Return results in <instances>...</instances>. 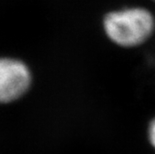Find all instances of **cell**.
<instances>
[{"mask_svg": "<svg viewBox=\"0 0 155 154\" xmlns=\"http://www.w3.org/2000/svg\"><path fill=\"white\" fill-rule=\"evenodd\" d=\"M102 28L108 40L121 48L143 45L155 31L153 13L142 6H126L107 12Z\"/></svg>", "mask_w": 155, "mask_h": 154, "instance_id": "cell-1", "label": "cell"}, {"mask_svg": "<svg viewBox=\"0 0 155 154\" xmlns=\"http://www.w3.org/2000/svg\"><path fill=\"white\" fill-rule=\"evenodd\" d=\"M30 74L22 62L0 58V102H10L27 90Z\"/></svg>", "mask_w": 155, "mask_h": 154, "instance_id": "cell-2", "label": "cell"}, {"mask_svg": "<svg viewBox=\"0 0 155 154\" xmlns=\"http://www.w3.org/2000/svg\"><path fill=\"white\" fill-rule=\"evenodd\" d=\"M147 137L148 141H149L150 145L155 150V117L150 121L149 125H148L147 129Z\"/></svg>", "mask_w": 155, "mask_h": 154, "instance_id": "cell-3", "label": "cell"}, {"mask_svg": "<svg viewBox=\"0 0 155 154\" xmlns=\"http://www.w3.org/2000/svg\"><path fill=\"white\" fill-rule=\"evenodd\" d=\"M153 1H155V0H153Z\"/></svg>", "mask_w": 155, "mask_h": 154, "instance_id": "cell-4", "label": "cell"}]
</instances>
